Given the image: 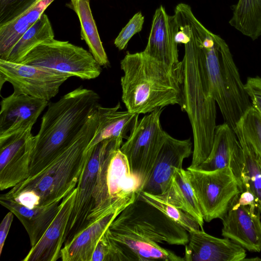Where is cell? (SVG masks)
Here are the masks:
<instances>
[{
	"mask_svg": "<svg viewBox=\"0 0 261 261\" xmlns=\"http://www.w3.org/2000/svg\"><path fill=\"white\" fill-rule=\"evenodd\" d=\"M232 9L231 27L252 40L261 37V0H238Z\"/></svg>",
	"mask_w": 261,
	"mask_h": 261,
	"instance_id": "cell-29",
	"label": "cell"
},
{
	"mask_svg": "<svg viewBox=\"0 0 261 261\" xmlns=\"http://www.w3.org/2000/svg\"><path fill=\"white\" fill-rule=\"evenodd\" d=\"M37 0H0V25L22 14Z\"/></svg>",
	"mask_w": 261,
	"mask_h": 261,
	"instance_id": "cell-34",
	"label": "cell"
},
{
	"mask_svg": "<svg viewBox=\"0 0 261 261\" xmlns=\"http://www.w3.org/2000/svg\"><path fill=\"white\" fill-rule=\"evenodd\" d=\"M112 140H105L94 146L89 160L76 187V198L67 228L65 242L69 241L89 225L88 218L94 207L93 193L98 173Z\"/></svg>",
	"mask_w": 261,
	"mask_h": 261,
	"instance_id": "cell-12",
	"label": "cell"
},
{
	"mask_svg": "<svg viewBox=\"0 0 261 261\" xmlns=\"http://www.w3.org/2000/svg\"><path fill=\"white\" fill-rule=\"evenodd\" d=\"M62 200L33 208L26 207L12 199L0 197L1 204L12 212L26 230L31 246H34L42 238L56 217Z\"/></svg>",
	"mask_w": 261,
	"mask_h": 261,
	"instance_id": "cell-21",
	"label": "cell"
},
{
	"mask_svg": "<svg viewBox=\"0 0 261 261\" xmlns=\"http://www.w3.org/2000/svg\"><path fill=\"white\" fill-rule=\"evenodd\" d=\"M120 108L119 102L112 108L98 107L97 127L87 149L105 140L128 138L127 133H130L136 125L139 114L127 110L120 111Z\"/></svg>",
	"mask_w": 261,
	"mask_h": 261,
	"instance_id": "cell-23",
	"label": "cell"
},
{
	"mask_svg": "<svg viewBox=\"0 0 261 261\" xmlns=\"http://www.w3.org/2000/svg\"><path fill=\"white\" fill-rule=\"evenodd\" d=\"M71 76L55 69L0 59V83H10L15 94L49 101Z\"/></svg>",
	"mask_w": 261,
	"mask_h": 261,
	"instance_id": "cell-11",
	"label": "cell"
},
{
	"mask_svg": "<svg viewBox=\"0 0 261 261\" xmlns=\"http://www.w3.org/2000/svg\"><path fill=\"white\" fill-rule=\"evenodd\" d=\"M48 101L13 93L1 102L0 139L33 127Z\"/></svg>",
	"mask_w": 261,
	"mask_h": 261,
	"instance_id": "cell-16",
	"label": "cell"
},
{
	"mask_svg": "<svg viewBox=\"0 0 261 261\" xmlns=\"http://www.w3.org/2000/svg\"><path fill=\"white\" fill-rule=\"evenodd\" d=\"M54 38V33L50 21L47 15L43 13L21 36L4 60L19 63L34 48Z\"/></svg>",
	"mask_w": 261,
	"mask_h": 261,
	"instance_id": "cell-30",
	"label": "cell"
},
{
	"mask_svg": "<svg viewBox=\"0 0 261 261\" xmlns=\"http://www.w3.org/2000/svg\"><path fill=\"white\" fill-rule=\"evenodd\" d=\"M176 18L169 15L161 5L154 14L147 45L143 51L147 55L175 69H181L177 44L174 40Z\"/></svg>",
	"mask_w": 261,
	"mask_h": 261,
	"instance_id": "cell-18",
	"label": "cell"
},
{
	"mask_svg": "<svg viewBox=\"0 0 261 261\" xmlns=\"http://www.w3.org/2000/svg\"><path fill=\"white\" fill-rule=\"evenodd\" d=\"M235 133L242 148L240 191H248L254 195L257 210L261 213V160L241 132L237 130Z\"/></svg>",
	"mask_w": 261,
	"mask_h": 261,
	"instance_id": "cell-28",
	"label": "cell"
},
{
	"mask_svg": "<svg viewBox=\"0 0 261 261\" xmlns=\"http://www.w3.org/2000/svg\"><path fill=\"white\" fill-rule=\"evenodd\" d=\"M190 41L185 44L181 61V109L187 113L193 136L191 164L194 169L203 162L212 150L216 125V101L212 94L204 53L196 35L191 30Z\"/></svg>",
	"mask_w": 261,
	"mask_h": 261,
	"instance_id": "cell-2",
	"label": "cell"
},
{
	"mask_svg": "<svg viewBox=\"0 0 261 261\" xmlns=\"http://www.w3.org/2000/svg\"><path fill=\"white\" fill-rule=\"evenodd\" d=\"M157 196L193 217L203 230L204 220L200 205L186 171L182 168L174 169L167 189Z\"/></svg>",
	"mask_w": 261,
	"mask_h": 261,
	"instance_id": "cell-25",
	"label": "cell"
},
{
	"mask_svg": "<svg viewBox=\"0 0 261 261\" xmlns=\"http://www.w3.org/2000/svg\"><path fill=\"white\" fill-rule=\"evenodd\" d=\"M191 139L178 140L167 134L152 169L141 191L159 195L167 189L175 168L193 153Z\"/></svg>",
	"mask_w": 261,
	"mask_h": 261,
	"instance_id": "cell-15",
	"label": "cell"
},
{
	"mask_svg": "<svg viewBox=\"0 0 261 261\" xmlns=\"http://www.w3.org/2000/svg\"><path fill=\"white\" fill-rule=\"evenodd\" d=\"M163 110L158 108L138 120L120 148L127 158L132 174L139 180L141 191L168 134L160 122Z\"/></svg>",
	"mask_w": 261,
	"mask_h": 261,
	"instance_id": "cell-8",
	"label": "cell"
},
{
	"mask_svg": "<svg viewBox=\"0 0 261 261\" xmlns=\"http://www.w3.org/2000/svg\"><path fill=\"white\" fill-rule=\"evenodd\" d=\"M97 110L89 118L73 143L46 167L12 188L1 197L29 208L62 200L76 188L94 147H87L95 132Z\"/></svg>",
	"mask_w": 261,
	"mask_h": 261,
	"instance_id": "cell-1",
	"label": "cell"
},
{
	"mask_svg": "<svg viewBox=\"0 0 261 261\" xmlns=\"http://www.w3.org/2000/svg\"><path fill=\"white\" fill-rule=\"evenodd\" d=\"M244 86L252 107L261 116V76L247 77Z\"/></svg>",
	"mask_w": 261,
	"mask_h": 261,
	"instance_id": "cell-36",
	"label": "cell"
},
{
	"mask_svg": "<svg viewBox=\"0 0 261 261\" xmlns=\"http://www.w3.org/2000/svg\"><path fill=\"white\" fill-rule=\"evenodd\" d=\"M109 229L136 234L157 243L185 246L189 242L186 229L139 196L121 211Z\"/></svg>",
	"mask_w": 261,
	"mask_h": 261,
	"instance_id": "cell-7",
	"label": "cell"
},
{
	"mask_svg": "<svg viewBox=\"0 0 261 261\" xmlns=\"http://www.w3.org/2000/svg\"><path fill=\"white\" fill-rule=\"evenodd\" d=\"M246 249L227 238H218L199 230L189 233L184 261L245 260Z\"/></svg>",
	"mask_w": 261,
	"mask_h": 261,
	"instance_id": "cell-19",
	"label": "cell"
},
{
	"mask_svg": "<svg viewBox=\"0 0 261 261\" xmlns=\"http://www.w3.org/2000/svg\"><path fill=\"white\" fill-rule=\"evenodd\" d=\"M66 6L75 12L81 25V39L87 43L90 52L101 66L110 63L102 45L90 6V0H70Z\"/></svg>",
	"mask_w": 261,
	"mask_h": 261,
	"instance_id": "cell-27",
	"label": "cell"
},
{
	"mask_svg": "<svg viewBox=\"0 0 261 261\" xmlns=\"http://www.w3.org/2000/svg\"><path fill=\"white\" fill-rule=\"evenodd\" d=\"M238 194L232 200L222 218V235L245 249L251 252L261 251V220L260 212L249 206L240 205Z\"/></svg>",
	"mask_w": 261,
	"mask_h": 261,
	"instance_id": "cell-14",
	"label": "cell"
},
{
	"mask_svg": "<svg viewBox=\"0 0 261 261\" xmlns=\"http://www.w3.org/2000/svg\"><path fill=\"white\" fill-rule=\"evenodd\" d=\"M242 148L233 130L226 122L217 125L213 147L208 158L196 168L214 170L229 167L241 187Z\"/></svg>",
	"mask_w": 261,
	"mask_h": 261,
	"instance_id": "cell-20",
	"label": "cell"
},
{
	"mask_svg": "<svg viewBox=\"0 0 261 261\" xmlns=\"http://www.w3.org/2000/svg\"><path fill=\"white\" fill-rule=\"evenodd\" d=\"M237 130L241 132L261 160V116L252 107L240 119Z\"/></svg>",
	"mask_w": 261,
	"mask_h": 261,
	"instance_id": "cell-32",
	"label": "cell"
},
{
	"mask_svg": "<svg viewBox=\"0 0 261 261\" xmlns=\"http://www.w3.org/2000/svg\"><path fill=\"white\" fill-rule=\"evenodd\" d=\"M238 201L241 205L249 206L252 208L257 210L255 197L249 191L240 192L238 195Z\"/></svg>",
	"mask_w": 261,
	"mask_h": 261,
	"instance_id": "cell-38",
	"label": "cell"
},
{
	"mask_svg": "<svg viewBox=\"0 0 261 261\" xmlns=\"http://www.w3.org/2000/svg\"><path fill=\"white\" fill-rule=\"evenodd\" d=\"M144 21V17L142 13L139 12L136 13L115 39V46L119 50L125 49L132 37L142 30Z\"/></svg>",
	"mask_w": 261,
	"mask_h": 261,
	"instance_id": "cell-35",
	"label": "cell"
},
{
	"mask_svg": "<svg viewBox=\"0 0 261 261\" xmlns=\"http://www.w3.org/2000/svg\"><path fill=\"white\" fill-rule=\"evenodd\" d=\"M75 188L62 200L59 211L39 241L22 261H56L66 240V232L76 198Z\"/></svg>",
	"mask_w": 261,
	"mask_h": 261,
	"instance_id": "cell-17",
	"label": "cell"
},
{
	"mask_svg": "<svg viewBox=\"0 0 261 261\" xmlns=\"http://www.w3.org/2000/svg\"><path fill=\"white\" fill-rule=\"evenodd\" d=\"M108 236L115 241L125 255L127 260L184 261L183 257L158 243L139 236L107 230Z\"/></svg>",
	"mask_w": 261,
	"mask_h": 261,
	"instance_id": "cell-24",
	"label": "cell"
},
{
	"mask_svg": "<svg viewBox=\"0 0 261 261\" xmlns=\"http://www.w3.org/2000/svg\"><path fill=\"white\" fill-rule=\"evenodd\" d=\"M121 211L110 214L95 222L65 242L61 252L62 261H91L102 235Z\"/></svg>",
	"mask_w": 261,
	"mask_h": 261,
	"instance_id": "cell-22",
	"label": "cell"
},
{
	"mask_svg": "<svg viewBox=\"0 0 261 261\" xmlns=\"http://www.w3.org/2000/svg\"><path fill=\"white\" fill-rule=\"evenodd\" d=\"M99 101L97 93L80 86L48 103L35 136L29 176L38 173L73 143L100 106Z\"/></svg>",
	"mask_w": 261,
	"mask_h": 261,
	"instance_id": "cell-3",
	"label": "cell"
},
{
	"mask_svg": "<svg viewBox=\"0 0 261 261\" xmlns=\"http://www.w3.org/2000/svg\"><path fill=\"white\" fill-rule=\"evenodd\" d=\"M32 127L0 139V189L12 188L30 175L35 143Z\"/></svg>",
	"mask_w": 261,
	"mask_h": 261,
	"instance_id": "cell-13",
	"label": "cell"
},
{
	"mask_svg": "<svg viewBox=\"0 0 261 261\" xmlns=\"http://www.w3.org/2000/svg\"><path fill=\"white\" fill-rule=\"evenodd\" d=\"M184 14L202 48L213 96L225 122L235 132L238 122L252 105L229 46L195 17L191 7L185 9Z\"/></svg>",
	"mask_w": 261,
	"mask_h": 261,
	"instance_id": "cell-5",
	"label": "cell"
},
{
	"mask_svg": "<svg viewBox=\"0 0 261 261\" xmlns=\"http://www.w3.org/2000/svg\"><path fill=\"white\" fill-rule=\"evenodd\" d=\"M139 197L154 206L189 233L198 231L201 228L198 222L193 217L162 200L157 195L141 191Z\"/></svg>",
	"mask_w": 261,
	"mask_h": 261,
	"instance_id": "cell-31",
	"label": "cell"
},
{
	"mask_svg": "<svg viewBox=\"0 0 261 261\" xmlns=\"http://www.w3.org/2000/svg\"><path fill=\"white\" fill-rule=\"evenodd\" d=\"M107 230L100 239L91 261L127 260L125 255L116 243L108 236Z\"/></svg>",
	"mask_w": 261,
	"mask_h": 261,
	"instance_id": "cell-33",
	"label": "cell"
},
{
	"mask_svg": "<svg viewBox=\"0 0 261 261\" xmlns=\"http://www.w3.org/2000/svg\"><path fill=\"white\" fill-rule=\"evenodd\" d=\"M122 100L132 113L147 114L160 108L182 106L181 69L143 51L127 53L120 61Z\"/></svg>",
	"mask_w": 261,
	"mask_h": 261,
	"instance_id": "cell-4",
	"label": "cell"
},
{
	"mask_svg": "<svg viewBox=\"0 0 261 261\" xmlns=\"http://www.w3.org/2000/svg\"><path fill=\"white\" fill-rule=\"evenodd\" d=\"M122 140L113 139L100 166L89 225L110 214L122 211L141 191L139 180L132 174L127 158L120 149Z\"/></svg>",
	"mask_w": 261,
	"mask_h": 261,
	"instance_id": "cell-6",
	"label": "cell"
},
{
	"mask_svg": "<svg viewBox=\"0 0 261 261\" xmlns=\"http://www.w3.org/2000/svg\"><path fill=\"white\" fill-rule=\"evenodd\" d=\"M186 171L204 220L209 222L222 219L234 197L241 192L231 168L204 170L187 168Z\"/></svg>",
	"mask_w": 261,
	"mask_h": 261,
	"instance_id": "cell-10",
	"label": "cell"
},
{
	"mask_svg": "<svg viewBox=\"0 0 261 261\" xmlns=\"http://www.w3.org/2000/svg\"><path fill=\"white\" fill-rule=\"evenodd\" d=\"M54 0H37L22 14L0 25V59L4 60L24 32L32 26Z\"/></svg>",
	"mask_w": 261,
	"mask_h": 261,
	"instance_id": "cell-26",
	"label": "cell"
},
{
	"mask_svg": "<svg viewBox=\"0 0 261 261\" xmlns=\"http://www.w3.org/2000/svg\"><path fill=\"white\" fill-rule=\"evenodd\" d=\"M19 63L55 69L83 80L95 79L102 71L90 52L54 38L34 48Z\"/></svg>",
	"mask_w": 261,
	"mask_h": 261,
	"instance_id": "cell-9",
	"label": "cell"
},
{
	"mask_svg": "<svg viewBox=\"0 0 261 261\" xmlns=\"http://www.w3.org/2000/svg\"><path fill=\"white\" fill-rule=\"evenodd\" d=\"M14 215L10 211L3 218L0 225V255L2 254L5 242L9 231Z\"/></svg>",
	"mask_w": 261,
	"mask_h": 261,
	"instance_id": "cell-37",
	"label": "cell"
}]
</instances>
